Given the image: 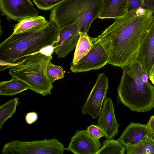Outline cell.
Here are the masks:
<instances>
[{
  "mask_svg": "<svg viewBox=\"0 0 154 154\" xmlns=\"http://www.w3.org/2000/svg\"><path fill=\"white\" fill-rule=\"evenodd\" d=\"M80 37L77 22L58 28L57 39L54 46V52L57 57L63 58L71 52L76 47Z\"/></svg>",
  "mask_w": 154,
  "mask_h": 154,
  "instance_id": "9",
  "label": "cell"
},
{
  "mask_svg": "<svg viewBox=\"0 0 154 154\" xmlns=\"http://www.w3.org/2000/svg\"><path fill=\"white\" fill-rule=\"evenodd\" d=\"M0 9L2 14L9 20L20 21L38 14L30 0H0Z\"/></svg>",
  "mask_w": 154,
  "mask_h": 154,
  "instance_id": "10",
  "label": "cell"
},
{
  "mask_svg": "<svg viewBox=\"0 0 154 154\" xmlns=\"http://www.w3.org/2000/svg\"><path fill=\"white\" fill-rule=\"evenodd\" d=\"M103 0H65L52 9L49 21L60 28L76 22L79 32L87 33L98 17Z\"/></svg>",
  "mask_w": 154,
  "mask_h": 154,
  "instance_id": "4",
  "label": "cell"
},
{
  "mask_svg": "<svg viewBox=\"0 0 154 154\" xmlns=\"http://www.w3.org/2000/svg\"><path fill=\"white\" fill-rule=\"evenodd\" d=\"M118 87V102L131 111L143 112L154 107V86L137 59L122 68Z\"/></svg>",
  "mask_w": 154,
  "mask_h": 154,
  "instance_id": "3",
  "label": "cell"
},
{
  "mask_svg": "<svg viewBox=\"0 0 154 154\" xmlns=\"http://www.w3.org/2000/svg\"><path fill=\"white\" fill-rule=\"evenodd\" d=\"M109 88L108 77L103 73L99 74L86 102L82 107L83 114H88L94 119L99 117Z\"/></svg>",
  "mask_w": 154,
  "mask_h": 154,
  "instance_id": "7",
  "label": "cell"
},
{
  "mask_svg": "<svg viewBox=\"0 0 154 154\" xmlns=\"http://www.w3.org/2000/svg\"><path fill=\"white\" fill-rule=\"evenodd\" d=\"M19 98L11 99L0 106V129L5 122L15 113L19 104Z\"/></svg>",
  "mask_w": 154,
  "mask_h": 154,
  "instance_id": "21",
  "label": "cell"
},
{
  "mask_svg": "<svg viewBox=\"0 0 154 154\" xmlns=\"http://www.w3.org/2000/svg\"><path fill=\"white\" fill-rule=\"evenodd\" d=\"M48 22L45 17L41 16L27 17L20 20L14 26L12 34L37 31L45 27Z\"/></svg>",
  "mask_w": 154,
  "mask_h": 154,
  "instance_id": "16",
  "label": "cell"
},
{
  "mask_svg": "<svg viewBox=\"0 0 154 154\" xmlns=\"http://www.w3.org/2000/svg\"><path fill=\"white\" fill-rule=\"evenodd\" d=\"M149 134L146 125L131 122L118 140L126 147L137 143Z\"/></svg>",
  "mask_w": 154,
  "mask_h": 154,
  "instance_id": "15",
  "label": "cell"
},
{
  "mask_svg": "<svg viewBox=\"0 0 154 154\" xmlns=\"http://www.w3.org/2000/svg\"><path fill=\"white\" fill-rule=\"evenodd\" d=\"M101 147L100 141L93 139L85 130H77L65 150L75 154H96Z\"/></svg>",
  "mask_w": 154,
  "mask_h": 154,
  "instance_id": "11",
  "label": "cell"
},
{
  "mask_svg": "<svg viewBox=\"0 0 154 154\" xmlns=\"http://www.w3.org/2000/svg\"><path fill=\"white\" fill-rule=\"evenodd\" d=\"M85 131L88 134L96 140H100V138L105 136L103 131L97 125H91Z\"/></svg>",
  "mask_w": 154,
  "mask_h": 154,
  "instance_id": "24",
  "label": "cell"
},
{
  "mask_svg": "<svg viewBox=\"0 0 154 154\" xmlns=\"http://www.w3.org/2000/svg\"><path fill=\"white\" fill-rule=\"evenodd\" d=\"M29 89V85L23 81L14 77L8 81L0 82V95L13 96Z\"/></svg>",
  "mask_w": 154,
  "mask_h": 154,
  "instance_id": "17",
  "label": "cell"
},
{
  "mask_svg": "<svg viewBox=\"0 0 154 154\" xmlns=\"http://www.w3.org/2000/svg\"><path fill=\"white\" fill-rule=\"evenodd\" d=\"M129 0H103L98 18L114 19L125 15Z\"/></svg>",
  "mask_w": 154,
  "mask_h": 154,
  "instance_id": "14",
  "label": "cell"
},
{
  "mask_svg": "<svg viewBox=\"0 0 154 154\" xmlns=\"http://www.w3.org/2000/svg\"><path fill=\"white\" fill-rule=\"evenodd\" d=\"M52 58V55L39 52L11 67L9 73L12 77L27 84L31 90L46 96L51 93L54 87L46 74L47 65Z\"/></svg>",
  "mask_w": 154,
  "mask_h": 154,
  "instance_id": "5",
  "label": "cell"
},
{
  "mask_svg": "<svg viewBox=\"0 0 154 154\" xmlns=\"http://www.w3.org/2000/svg\"><path fill=\"white\" fill-rule=\"evenodd\" d=\"M46 74L48 79L52 83L57 80L63 78L64 76L62 67L53 64L51 61L47 65Z\"/></svg>",
  "mask_w": 154,
  "mask_h": 154,
  "instance_id": "22",
  "label": "cell"
},
{
  "mask_svg": "<svg viewBox=\"0 0 154 154\" xmlns=\"http://www.w3.org/2000/svg\"><path fill=\"white\" fill-rule=\"evenodd\" d=\"M80 37L75 47L73 58L71 65L76 64L91 49L94 38L89 37L88 33L79 32Z\"/></svg>",
  "mask_w": 154,
  "mask_h": 154,
  "instance_id": "18",
  "label": "cell"
},
{
  "mask_svg": "<svg viewBox=\"0 0 154 154\" xmlns=\"http://www.w3.org/2000/svg\"><path fill=\"white\" fill-rule=\"evenodd\" d=\"M65 150L63 144L54 138L29 142L16 140L5 143L1 152L2 154H63Z\"/></svg>",
  "mask_w": 154,
  "mask_h": 154,
  "instance_id": "6",
  "label": "cell"
},
{
  "mask_svg": "<svg viewBox=\"0 0 154 154\" xmlns=\"http://www.w3.org/2000/svg\"><path fill=\"white\" fill-rule=\"evenodd\" d=\"M147 10V9L139 7L136 9V14L137 16L144 14L146 13Z\"/></svg>",
  "mask_w": 154,
  "mask_h": 154,
  "instance_id": "29",
  "label": "cell"
},
{
  "mask_svg": "<svg viewBox=\"0 0 154 154\" xmlns=\"http://www.w3.org/2000/svg\"><path fill=\"white\" fill-rule=\"evenodd\" d=\"M126 148L127 154H154V137L149 133L137 143Z\"/></svg>",
  "mask_w": 154,
  "mask_h": 154,
  "instance_id": "19",
  "label": "cell"
},
{
  "mask_svg": "<svg viewBox=\"0 0 154 154\" xmlns=\"http://www.w3.org/2000/svg\"><path fill=\"white\" fill-rule=\"evenodd\" d=\"M65 0H32L39 9L47 10L53 9Z\"/></svg>",
  "mask_w": 154,
  "mask_h": 154,
  "instance_id": "23",
  "label": "cell"
},
{
  "mask_svg": "<svg viewBox=\"0 0 154 154\" xmlns=\"http://www.w3.org/2000/svg\"><path fill=\"white\" fill-rule=\"evenodd\" d=\"M126 150L125 146L118 139H107L103 141L102 146L96 154H124Z\"/></svg>",
  "mask_w": 154,
  "mask_h": 154,
  "instance_id": "20",
  "label": "cell"
},
{
  "mask_svg": "<svg viewBox=\"0 0 154 154\" xmlns=\"http://www.w3.org/2000/svg\"><path fill=\"white\" fill-rule=\"evenodd\" d=\"M142 4V8L150 10L154 13V0H139Z\"/></svg>",
  "mask_w": 154,
  "mask_h": 154,
  "instance_id": "26",
  "label": "cell"
},
{
  "mask_svg": "<svg viewBox=\"0 0 154 154\" xmlns=\"http://www.w3.org/2000/svg\"><path fill=\"white\" fill-rule=\"evenodd\" d=\"M136 9L128 11L95 38L100 42L109 57L107 64L122 68L137 59L139 51L154 19L147 10L139 15Z\"/></svg>",
  "mask_w": 154,
  "mask_h": 154,
  "instance_id": "1",
  "label": "cell"
},
{
  "mask_svg": "<svg viewBox=\"0 0 154 154\" xmlns=\"http://www.w3.org/2000/svg\"><path fill=\"white\" fill-rule=\"evenodd\" d=\"M146 125L149 133L154 137V115L150 117Z\"/></svg>",
  "mask_w": 154,
  "mask_h": 154,
  "instance_id": "27",
  "label": "cell"
},
{
  "mask_svg": "<svg viewBox=\"0 0 154 154\" xmlns=\"http://www.w3.org/2000/svg\"><path fill=\"white\" fill-rule=\"evenodd\" d=\"M137 59L149 76L154 63V19L141 44Z\"/></svg>",
  "mask_w": 154,
  "mask_h": 154,
  "instance_id": "13",
  "label": "cell"
},
{
  "mask_svg": "<svg viewBox=\"0 0 154 154\" xmlns=\"http://www.w3.org/2000/svg\"><path fill=\"white\" fill-rule=\"evenodd\" d=\"M149 78L152 83L154 85V63L150 69L149 75Z\"/></svg>",
  "mask_w": 154,
  "mask_h": 154,
  "instance_id": "28",
  "label": "cell"
},
{
  "mask_svg": "<svg viewBox=\"0 0 154 154\" xmlns=\"http://www.w3.org/2000/svg\"><path fill=\"white\" fill-rule=\"evenodd\" d=\"M92 47L86 55L75 65H70L72 72L77 73L96 70L108 64L109 56L101 43L94 38Z\"/></svg>",
  "mask_w": 154,
  "mask_h": 154,
  "instance_id": "8",
  "label": "cell"
},
{
  "mask_svg": "<svg viewBox=\"0 0 154 154\" xmlns=\"http://www.w3.org/2000/svg\"><path fill=\"white\" fill-rule=\"evenodd\" d=\"M98 119L97 125L104 131L107 139H112L119 133V125L116 119L111 99L106 97Z\"/></svg>",
  "mask_w": 154,
  "mask_h": 154,
  "instance_id": "12",
  "label": "cell"
},
{
  "mask_svg": "<svg viewBox=\"0 0 154 154\" xmlns=\"http://www.w3.org/2000/svg\"><path fill=\"white\" fill-rule=\"evenodd\" d=\"M38 118V115L36 112H31L27 113L26 115L25 120L27 124L31 125L35 122Z\"/></svg>",
  "mask_w": 154,
  "mask_h": 154,
  "instance_id": "25",
  "label": "cell"
},
{
  "mask_svg": "<svg viewBox=\"0 0 154 154\" xmlns=\"http://www.w3.org/2000/svg\"><path fill=\"white\" fill-rule=\"evenodd\" d=\"M58 28L48 22L42 29L35 31L12 34L0 44V71L9 69L49 46H54Z\"/></svg>",
  "mask_w": 154,
  "mask_h": 154,
  "instance_id": "2",
  "label": "cell"
}]
</instances>
